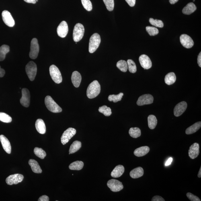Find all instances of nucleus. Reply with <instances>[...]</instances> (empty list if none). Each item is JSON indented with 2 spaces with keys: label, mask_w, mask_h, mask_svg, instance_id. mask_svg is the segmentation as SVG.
Instances as JSON below:
<instances>
[{
  "label": "nucleus",
  "mask_w": 201,
  "mask_h": 201,
  "mask_svg": "<svg viewBox=\"0 0 201 201\" xmlns=\"http://www.w3.org/2000/svg\"><path fill=\"white\" fill-rule=\"evenodd\" d=\"M101 91V86L97 81L95 80L91 83L87 89V96L89 99H93L97 97Z\"/></svg>",
  "instance_id": "1"
},
{
  "label": "nucleus",
  "mask_w": 201,
  "mask_h": 201,
  "mask_svg": "<svg viewBox=\"0 0 201 201\" xmlns=\"http://www.w3.org/2000/svg\"><path fill=\"white\" fill-rule=\"evenodd\" d=\"M45 104L48 110L54 113L61 112L62 110L61 107L55 102L50 96H46L45 99Z\"/></svg>",
  "instance_id": "2"
},
{
  "label": "nucleus",
  "mask_w": 201,
  "mask_h": 201,
  "mask_svg": "<svg viewBox=\"0 0 201 201\" xmlns=\"http://www.w3.org/2000/svg\"><path fill=\"white\" fill-rule=\"evenodd\" d=\"M101 42L100 36L98 33H94L90 38L89 45V51L93 53L98 48Z\"/></svg>",
  "instance_id": "3"
},
{
  "label": "nucleus",
  "mask_w": 201,
  "mask_h": 201,
  "mask_svg": "<svg viewBox=\"0 0 201 201\" xmlns=\"http://www.w3.org/2000/svg\"><path fill=\"white\" fill-rule=\"evenodd\" d=\"M84 27L80 23H77L74 27L73 31V39L74 42H77L83 38L84 34Z\"/></svg>",
  "instance_id": "4"
},
{
  "label": "nucleus",
  "mask_w": 201,
  "mask_h": 201,
  "mask_svg": "<svg viewBox=\"0 0 201 201\" xmlns=\"http://www.w3.org/2000/svg\"><path fill=\"white\" fill-rule=\"evenodd\" d=\"M25 71L30 80L34 81L37 73L36 64L33 61L29 62L25 66Z\"/></svg>",
  "instance_id": "5"
},
{
  "label": "nucleus",
  "mask_w": 201,
  "mask_h": 201,
  "mask_svg": "<svg viewBox=\"0 0 201 201\" xmlns=\"http://www.w3.org/2000/svg\"><path fill=\"white\" fill-rule=\"evenodd\" d=\"M50 75L52 78L56 83L59 84L62 81V78L61 73L59 69L55 65H53L49 68Z\"/></svg>",
  "instance_id": "6"
},
{
  "label": "nucleus",
  "mask_w": 201,
  "mask_h": 201,
  "mask_svg": "<svg viewBox=\"0 0 201 201\" xmlns=\"http://www.w3.org/2000/svg\"><path fill=\"white\" fill-rule=\"evenodd\" d=\"M39 52V46L38 40L36 38H33L31 43L30 51L29 56L30 58L35 59L38 58Z\"/></svg>",
  "instance_id": "7"
},
{
  "label": "nucleus",
  "mask_w": 201,
  "mask_h": 201,
  "mask_svg": "<svg viewBox=\"0 0 201 201\" xmlns=\"http://www.w3.org/2000/svg\"><path fill=\"white\" fill-rule=\"evenodd\" d=\"M77 133L75 129L69 128L64 131L62 134L61 138V141L62 144L64 145L68 143L69 140L75 135Z\"/></svg>",
  "instance_id": "8"
},
{
  "label": "nucleus",
  "mask_w": 201,
  "mask_h": 201,
  "mask_svg": "<svg viewBox=\"0 0 201 201\" xmlns=\"http://www.w3.org/2000/svg\"><path fill=\"white\" fill-rule=\"evenodd\" d=\"M107 185L113 192H118L123 188L122 183L117 179H110L107 182Z\"/></svg>",
  "instance_id": "9"
},
{
  "label": "nucleus",
  "mask_w": 201,
  "mask_h": 201,
  "mask_svg": "<svg viewBox=\"0 0 201 201\" xmlns=\"http://www.w3.org/2000/svg\"><path fill=\"white\" fill-rule=\"evenodd\" d=\"M24 179V176L22 175L17 173L9 175L6 179V182L9 185L17 184L22 182Z\"/></svg>",
  "instance_id": "10"
},
{
  "label": "nucleus",
  "mask_w": 201,
  "mask_h": 201,
  "mask_svg": "<svg viewBox=\"0 0 201 201\" xmlns=\"http://www.w3.org/2000/svg\"><path fill=\"white\" fill-rule=\"evenodd\" d=\"M22 96L20 102L23 106L28 107L30 103V91L27 88H23L22 90Z\"/></svg>",
  "instance_id": "11"
},
{
  "label": "nucleus",
  "mask_w": 201,
  "mask_h": 201,
  "mask_svg": "<svg viewBox=\"0 0 201 201\" xmlns=\"http://www.w3.org/2000/svg\"><path fill=\"white\" fill-rule=\"evenodd\" d=\"M2 18L5 24L9 27H13L14 26L15 23L11 13L9 11H3L2 13Z\"/></svg>",
  "instance_id": "12"
},
{
  "label": "nucleus",
  "mask_w": 201,
  "mask_h": 201,
  "mask_svg": "<svg viewBox=\"0 0 201 201\" xmlns=\"http://www.w3.org/2000/svg\"><path fill=\"white\" fill-rule=\"evenodd\" d=\"M181 44L185 48H190L194 46V43L190 36L187 34L181 35L180 37Z\"/></svg>",
  "instance_id": "13"
},
{
  "label": "nucleus",
  "mask_w": 201,
  "mask_h": 201,
  "mask_svg": "<svg viewBox=\"0 0 201 201\" xmlns=\"http://www.w3.org/2000/svg\"><path fill=\"white\" fill-rule=\"evenodd\" d=\"M153 97L151 94H144L138 98L137 104L139 106L150 104L153 103Z\"/></svg>",
  "instance_id": "14"
},
{
  "label": "nucleus",
  "mask_w": 201,
  "mask_h": 201,
  "mask_svg": "<svg viewBox=\"0 0 201 201\" xmlns=\"http://www.w3.org/2000/svg\"><path fill=\"white\" fill-rule=\"evenodd\" d=\"M57 31L58 36L61 38H65L68 32V27L67 23L65 21H62L58 25Z\"/></svg>",
  "instance_id": "15"
},
{
  "label": "nucleus",
  "mask_w": 201,
  "mask_h": 201,
  "mask_svg": "<svg viewBox=\"0 0 201 201\" xmlns=\"http://www.w3.org/2000/svg\"><path fill=\"white\" fill-rule=\"evenodd\" d=\"M139 61L140 65L144 69H148L152 67L151 60L149 57L145 54H142L140 56Z\"/></svg>",
  "instance_id": "16"
},
{
  "label": "nucleus",
  "mask_w": 201,
  "mask_h": 201,
  "mask_svg": "<svg viewBox=\"0 0 201 201\" xmlns=\"http://www.w3.org/2000/svg\"><path fill=\"white\" fill-rule=\"evenodd\" d=\"M187 106V103L185 101H182L178 104L174 109V114L176 117L181 116L186 110Z\"/></svg>",
  "instance_id": "17"
},
{
  "label": "nucleus",
  "mask_w": 201,
  "mask_h": 201,
  "mask_svg": "<svg viewBox=\"0 0 201 201\" xmlns=\"http://www.w3.org/2000/svg\"><path fill=\"white\" fill-rule=\"evenodd\" d=\"M200 146L199 144L197 143H193L190 146L188 151L189 157L192 159H194L198 156L200 153Z\"/></svg>",
  "instance_id": "18"
},
{
  "label": "nucleus",
  "mask_w": 201,
  "mask_h": 201,
  "mask_svg": "<svg viewBox=\"0 0 201 201\" xmlns=\"http://www.w3.org/2000/svg\"><path fill=\"white\" fill-rule=\"evenodd\" d=\"M0 141L3 149L7 153L10 154L11 152V146L8 139L5 136L1 135H0Z\"/></svg>",
  "instance_id": "19"
},
{
  "label": "nucleus",
  "mask_w": 201,
  "mask_h": 201,
  "mask_svg": "<svg viewBox=\"0 0 201 201\" xmlns=\"http://www.w3.org/2000/svg\"><path fill=\"white\" fill-rule=\"evenodd\" d=\"M71 80L74 86L76 88L79 87L82 80L81 74L77 71L73 72L72 74Z\"/></svg>",
  "instance_id": "20"
},
{
  "label": "nucleus",
  "mask_w": 201,
  "mask_h": 201,
  "mask_svg": "<svg viewBox=\"0 0 201 201\" xmlns=\"http://www.w3.org/2000/svg\"><path fill=\"white\" fill-rule=\"evenodd\" d=\"M35 126L38 132L41 134H44L46 132L45 124L42 119H38L36 121Z\"/></svg>",
  "instance_id": "21"
},
{
  "label": "nucleus",
  "mask_w": 201,
  "mask_h": 201,
  "mask_svg": "<svg viewBox=\"0 0 201 201\" xmlns=\"http://www.w3.org/2000/svg\"><path fill=\"white\" fill-rule=\"evenodd\" d=\"M150 148L148 146H142L137 148L134 152V155L137 157H142L149 153Z\"/></svg>",
  "instance_id": "22"
},
{
  "label": "nucleus",
  "mask_w": 201,
  "mask_h": 201,
  "mask_svg": "<svg viewBox=\"0 0 201 201\" xmlns=\"http://www.w3.org/2000/svg\"><path fill=\"white\" fill-rule=\"evenodd\" d=\"M124 172V168L122 165H118L115 168L111 173V176L113 178H118L123 174Z\"/></svg>",
  "instance_id": "23"
},
{
  "label": "nucleus",
  "mask_w": 201,
  "mask_h": 201,
  "mask_svg": "<svg viewBox=\"0 0 201 201\" xmlns=\"http://www.w3.org/2000/svg\"><path fill=\"white\" fill-rule=\"evenodd\" d=\"M144 174V170L142 168L138 167L130 171V175L133 178L136 179L142 177Z\"/></svg>",
  "instance_id": "24"
},
{
  "label": "nucleus",
  "mask_w": 201,
  "mask_h": 201,
  "mask_svg": "<svg viewBox=\"0 0 201 201\" xmlns=\"http://www.w3.org/2000/svg\"><path fill=\"white\" fill-rule=\"evenodd\" d=\"M29 164L31 166L33 172L35 173H40L42 172L40 165L38 162L34 159H31L28 162Z\"/></svg>",
  "instance_id": "25"
},
{
  "label": "nucleus",
  "mask_w": 201,
  "mask_h": 201,
  "mask_svg": "<svg viewBox=\"0 0 201 201\" xmlns=\"http://www.w3.org/2000/svg\"><path fill=\"white\" fill-rule=\"evenodd\" d=\"M197 7L194 3H189L183 9L182 12L185 15H190L196 11Z\"/></svg>",
  "instance_id": "26"
},
{
  "label": "nucleus",
  "mask_w": 201,
  "mask_h": 201,
  "mask_svg": "<svg viewBox=\"0 0 201 201\" xmlns=\"http://www.w3.org/2000/svg\"><path fill=\"white\" fill-rule=\"evenodd\" d=\"M201 127V122H198L195 123L190 127L187 128L185 131V133L187 134H191L195 133Z\"/></svg>",
  "instance_id": "27"
},
{
  "label": "nucleus",
  "mask_w": 201,
  "mask_h": 201,
  "mask_svg": "<svg viewBox=\"0 0 201 201\" xmlns=\"http://www.w3.org/2000/svg\"><path fill=\"white\" fill-rule=\"evenodd\" d=\"M176 80V77L174 73H168L165 78V83L168 85L173 84Z\"/></svg>",
  "instance_id": "28"
},
{
  "label": "nucleus",
  "mask_w": 201,
  "mask_h": 201,
  "mask_svg": "<svg viewBox=\"0 0 201 201\" xmlns=\"http://www.w3.org/2000/svg\"><path fill=\"white\" fill-rule=\"evenodd\" d=\"M10 51L9 47L7 45H3L0 47V61L5 59L6 55Z\"/></svg>",
  "instance_id": "29"
},
{
  "label": "nucleus",
  "mask_w": 201,
  "mask_h": 201,
  "mask_svg": "<svg viewBox=\"0 0 201 201\" xmlns=\"http://www.w3.org/2000/svg\"><path fill=\"white\" fill-rule=\"evenodd\" d=\"M148 126L151 129H153L157 124V120L156 117L153 115H150L148 117Z\"/></svg>",
  "instance_id": "30"
},
{
  "label": "nucleus",
  "mask_w": 201,
  "mask_h": 201,
  "mask_svg": "<svg viewBox=\"0 0 201 201\" xmlns=\"http://www.w3.org/2000/svg\"><path fill=\"white\" fill-rule=\"evenodd\" d=\"M82 143L81 142L77 140L74 141L70 146L69 154L75 153L80 149Z\"/></svg>",
  "instance_id": "31"
},
{
  "label": "nucleus",
  "mask_w": 201,
  "mask_h": 201,
  "mask_svg": "<svg viewBox=\"0 0 201 201\" xmlns=\"http://www.w3.org/2000/svg\"><path fill=\"white\" fill-rule=\"evenodd\" d=\"M84 163L81 161H76L73 162L69 166V168L73 170H80L83 168Z\"/></svg>",
  "instance_id": "32"
},
{
  "label": "nucleus",
  "mask_w": 201,
  "mask_h": 201,
  "mask_svg": "<svg viewBox=\"0 0 201 201\" xmlns=\"http://www.w3.org/2000/svg\"><path fill=\"white\" fill-rule=\"evenodd\" d=\"M129 134L133 138H137L141 136V130L138 128H132L129 130Z\"/></svg>",
  "instance_id": "33"
},
{
  "label": "nucleus",
  "mask_w": 201,
  "mask_h": 201,
  "mask_svg": "<svg viewBox=\"0 0 201 201\" xmlns=\"http://www.w3.org/2000/svg\"><path fill=\"white\" fill-rule=\"evenodd\" d=\"M116 66L121 71L125 73L127 71L128 69V63L125 60H120L117 63Z\"/></svg>",
  "instance_id": "34"
},
{
  "label": "nucleus",
  "mask_w": 201,
  "mask_h": 201,
  "mask_svg": "<svg viewBox=\"0 0 201 201\" xmlns=\"http://www.w3.org/2000/svg\"><path fill=\"white\" fill-rule=\"evenodd\" d=\"M34 153L35 155L40 159H44L46 157V153L42 148L36 147L34 149Z\"/></svg>",
  "instance_id": "35"
},
{
  "label": "nucleus",
  "mask_w": 201,
  "mask_h": 201,
  "mask_svg": "<svg viewBox=\"0 0 201 201\" xmlns=\"http://www.w3.org/2000/svg\"><path fill=\"white\" fill-rule=\"evenodd\" d=\"M99 112L102 113L105 116H110L112 114V110L110 107H107L106 105L99 107Z\"/></svg>",
  "instance_id": "36"
},
{
  "label": "nucleus",
  "mask_w": 201,
  "mask_h": 201,
  "mask_svg": "<svg viewBox=\"0 0 201 201\" xmlns=\"http://www.w3.org/2000/svg\"><path fill=\"white\" fill-rule=\"evenodd\" d=\"M124 94L123 93H120L118 94L111 95H109L108 99L110 101H113V102L116 103L122 100L123 96Z\"/></svg>",
  "instance_id": "37"
},
{
  "label": "nucleus",
  "mask_w": 201,
  "mask_h": 201,
  "mask_svg": "<svg viewBox=\"0 0 201 201\" xmlns=\"http://www.w3.org/2000/svg\"><path fill=\"white\" fill-rule=\"evenodd\" d=\"M128 68L130 73H135L137 71L136 64L133 60L128 59L127 61Z\"/></svg>",
  "instance_id": "38"
},
{
  "label": "nucleus",
  "mask_w": 201,
  "mask_h": 201,
  "mask_svg": "<svg viewBox=\"0 0 201 201\" xmlns=\"http://www.w3.org/2000/svg\"><path fill=\"white\" fill-rule=\"evenodd\" d=\"M0 121L6 123H11L12 118L8 114L0 112Z\"/></svg>",
  "instance_id": "39"
},
{
  "label": "nucleus",
  "mask_w": 201,
  "mask_h": 201,
  "mask_svg": "<svg viewBox=\"0 0 201 201\" xmlns=\"http://www.w3.org/2000/svg\"><path fill=\"white\" fill-rule=\"evenodd\" d=\"M149 21L150 24L153 25V26L159 27V28H163V23L161 20L150 18L149 19Z\"/></svg>",
  "instance_id": "40"
},
{
  "label": "nucleus",
  "mask_w": 201,
  "mask_h": 201,
  "mask_svg": "<svg viewBox=\"0 0 201 201\" xmlns=\"http://www.w3.org/2000/svg\"><path fill=\"white\" fill-rule=\"evenodd\" d=\"M146 30L151 36H155L159 33V30L155 27L147 26L146 28Z\"/></svg>",
  "instance_id": "41"
},
{
  "label": "nucleus",
  "mask_w": 201,
  "mask_h": 201,
  "mask_svg": "<svg viewBox=\"0 0 201 201\" xmlns=\"http://www.w3.org/2000/svg\"><path fill=\"white\" fill-rule=\"evenodd\" d=\"M82 4L87 11H90L93 9L92 4L90 0H81Z\"/></svg>",
  "instance_id": "42"
},
{
  "label": "nucleus",
  "mask_w": 201,
  "mask_h": 201,
  "mask_svg": "<svg viewBox=\"0 0 201 201\" xmlns=\"http://www.w3.org/2000/svg\"><path fill=\"white\" fill-rule=\"evenodd\" d=\"M108 11H112L114 8V0H103Z\"/></svg>",
  "instance_id": "43"
},
{
  "label": "nucleus",
  "mask_w": 201,
  "mask_h": 201,
  "mask_svg": "<svg viewBox=\"0 0 201 201\" xmlns=\"http://www.w3.org/2000/svg\"><path fill=\"white\" fill-rule=\"evenodd\" d=\"M187 196L189 199L191 201H200V198L195 195L190 193H188L187 194Z\"/></svg>",
  "instance_id": "44"
},
{
  "label": "nucleus",
  "mask_w": 201,
  "mask_h": 201,
  "mask_svg": "<svg viewBox=\"0 0 201 201\" xmlns=\"http://www.w3.org/2000/svg\"><path fill=\"white\" fill-rule=\"evenodd\" d=\"M152 201H165V200L162 197L159 196H154L152 199Z\"/></svg>",
  "instance_id": "45"
},
{
  "label": "nucleus",
  "mask_w": 201,
  "mask_h": 201,
  "mask_svg": "<svg viewBox=\"0 0 201 201\" xmlns=\"http://www.w3.org/2000/svg\"><path fill=\"white\" fill-rule=\"evenodd\" d=\"M125 1L131 7H133L135 5L136 0H125Z\"/></svg>",
  "instance_id": "46"
},
{
  "label": "nucleus",
  "mask_w": 201,
  "mask_h": 201,
  "mask_svg": "<svg viewBox=\"0 0 201 201\" xmlns=\"http://www.w3.org/2000/svg\"><path fill=\"white\" fill-rule=\"evenodd\" d=\"M49 200V198L48 196L46 195H43L40 197L38 200V201H48Z\"/></svg>",
  "instance_id": "47"
},
{
  "label": "nucleus",
  "mask_w": 201,
  "mask_h": 201,
  "mask_svg": "<svg viewBox=\"0 0 201 201\" xmlns=\"http://www.w3.org/2000/svg\"><path fill=\"white\" fill-rule=\"evenodd\" d=\"M173 160V158H169L168 159V160L166 162V163H165V165L166 166H169L171 164V163H172V162Z\"/></svg>",
  "instance_id": "48"
},
{
  "label": "nucleus",
  "mask_w": 201,
  "mask_h": 201,
  "mask_svg": "<svg viewBox=\"0 0 201 201\" xmlns=\"http://www.w3.org/2000/svg\"><path fill=\"white\" fill-rule=\"evenodd\" d=\"M198 66H200V67H201V53H200L199 54L198 58Z\"/></svg>",
  "instance_id": "49"
},
{
  "label": "nucleus",
  "mask_w": 201,
  "mask_h": 201,
  "mask_svg": "<svg viewBox=\"0 0 201 201\" xmlns=\"http://www.w3.org/2000/svg\"><path fill=\"white\" fill-rule=\"evenodd\" d=\"M5 70L2 69L0 66V77L2 78L5 75Z\"/></svg>",
  "instance_id": "50"
},
{
  "label": "nucleus",
  "mask_w": 201,
  "mask_h": 201,
  "mask_svg": "<svg viewBox=\"0 0 201 201\" xmlns=\"http://www.w3.org/2000/svg\"><path fill=\"white\" fill-rule=\"evenodd\" d=\"M24 1L26 3L33 4H35L37 2H38V0H24Z\"/></svg>",
  "instance_id": "51"
},
{
  "label": "nucleus",
  "mask_w": 201,
  "mask_h": 201,
  "mask_svg": "<svg viewBox=\"0 0 201 201\" xmlns=\"http://www.w3.org/2000/svg\"><path fill=\"white\" fill-rule=\"evenodd\" d=\"M178 1L179 0H169V2L171 4H174L177 3Z\"/></svg>",
  "instance_id": "52"
},
{
  "label": "nucleus",
  "mask_w": 201,
  "mask_h": 201,
  "mask_svg": "<svg viewBox=\"0 0 201 201\" xmlns=\"http://www.w3.org/2000/svg\"><path fill=\"white\" fill-rule=\"evenodd\" d=\"M198 178L201 177V167H200V170L199 171V172L198 173Z\"/></svg>",
  "instance_id": "53"
},
{
  "label": "nucleus",
  "mask_w": 201,
  "mask_h": 201,
  "mask_svg": "<svg viewBox=\"0 0 201 201\" xmlns=\"http://www.w3.org/2000/svg\"><path fill=\"white\" fill-rule=\"evenodd\" d=\"M193 1H195V0H193Z\"/></svg>",
  "instance_id": "54"
}]
</instances>
